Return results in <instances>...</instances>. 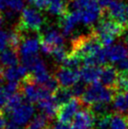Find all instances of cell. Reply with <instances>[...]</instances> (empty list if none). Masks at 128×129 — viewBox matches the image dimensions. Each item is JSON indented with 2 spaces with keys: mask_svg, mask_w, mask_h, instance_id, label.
Wrapping results in <instances>:
<instances>
[{
  "mask_svg": "<svg viewBox=\"0 0 128 129\" xmlns=\"http://www.w3.org/2000/svg\"><path fill=\"white\" fill-rule=\"evenodd\" d=\"M3 87L9 97L11 96L14 93L18 92L19 90H21V84H20V82H8Z\"/></svg>",
  "mask_w": 128,
  "mask_h": 129,
  "instance_id": "obj_30",
  "label": "cell"
},
{
  "mask_svg": "<svg viewBox=\"0 0 128 129\" xmlns=\"http://www.w3.org/2000/svg\"><path fill=\"white\" fill-rule=\"evenodd\" d=\"M53 97L54 99L56 100V102L58 104V106L60 107L62 105L68 103L69 101H71L74 96H73V93H72L70 88L68 89V88H62V87H60L53 94Z\"/></svg>",
  "mask_w": 128,
  "mask_h": 129,
  "instance_id": "obj_22",
  "label": "cell"
},
{
  "mask_svg": "<svg viewBox=\"0 0 128 129\" xmlns=\"http://www.w3.org/2000/svg\"><path fill=\"white\" fill-rule=\"evenodd\" d=\"M44 17L39 10L33 8H24L22 11L21 18L18 28L23 31H39L43 27Z\"/></svg>",
  "mask_w": 128,
  "mask_h": 129,
  "instance_id": "obj_5",
  "label": "cell"
},
{
  "mask_svg": "<svg viewBox=\"0 0 128 129\" xmlns=\"http://www.w3.org/2000/svg\"><path fill=\"white\" fill-rule=\"evenodd\" d=\"M114 90L117 92H125L128 90V75H119L116 83L114 85Z\"/></svg>",
  "mask_w": 128,
  "mask_h": 129,
  "instance_id": "obj_28",
  "label": "cell"
},
{
  "mask_svg": "<svg viewBox=\"0 0 128 129\" xmlns=\"http://www.w3.org/2000/svg\"><path fill=\"white\" fill-rule=\"evenodd\" d=\"M50 120L43 113L36 114L27 123V129H49Z\"/></svg>",
  "mask_w": 128,
  "mask_h": 129,
  "instance_id": "obj_20",
  "label": "cell"
},
{
  "mask_svg": "<svg viewBox=\"0 0 128 129\" xmlns=\"http://www.w3.org/2000/svg\"><path fill=\"white\" fill-rule=\"evenodd\" d=\"M116 67H113L111 65H105L103 68H101V74H100V82L104 84L105 86L108 88H114V85L116 83L118 75Z\"/></svg>",
  "mask_w": 128,
  "mask_h": 129,
  "instance_id": "obj_17",
  "label": "cell"
},
{
  "mask_svg": "<svg viewBox=\"0 0 128 129\" xmlns=\"http://www.w3.org/2000/svg\"><path fill=\"white\" fill-rule=\"evenodd\" d=\"M106 49H107V59L112 63H117L128 57V48L123 43L112 44L109 47H106Z\"/></svg>",
  "mask_w": 128,
  "mask_h": 129,
  "instance_id": "obj_16",
  "label": "cell"
},
{
  "mask_svg": "<svg viewBox=\"0 0 128 129\" xmlns=\"http://www.w3.org/2000/svg\"><path fill=\"white\" fill-rule=\"evenodd\" d=\"M29 71L25 65H15L11 67H0V83L21 82L28 76Z\"/></svg>",
  "mask_w": 128,
  "mask_h": 129,
  "instance_id": "obj_9",
  "label": "cell"
},
{
  "mask_svg": "<svg viewBox=\"0 0 128 129\" xmlns=\"http://www.w3.org/2000/svg\"><path fill=\"white\" fill-rule=\"evenodd\" d=\"M115 67L117 69L119 75H128V57L117 62Z\"/></svg>",
  "mask_w": 128,
  "mask_h": 129,
  "instance_id": "obj_32",
  "label": "cell"
},
{
  "mask_svg": "<svg viewBox=\"0 0 128 129\" xmlns=\"http://www.w3.org/2000/svg\"><path fill=\"white\" fill-rule=\"evenodd\" d=\"M95 1L99 4L103 9H105V8H107V6L109 5V3H110L112 0H95Z\"/></svg>",
  "mask_w": 128,
  "mask_h": 129,
  "instance_id": "obj_37",
  "label": "cell"
},
{
  "mask_svg": "<svg viewBox=\"0 0 128 129\" xmlns=\"http://www.w3.org/2000/svg\"><path fill=\"white\" fill-rule=\"evenodd\" d=\"M95 116L90 109L83 108L77 112L72 122L73 129H92L94 126Z\"/></svg>",
  "mask_w": 128,
  "mask_h": 129,
  "instance_id": "obj_14",
  "label": "cell"
},
{
  "mask_svg": "<svg viewBox=\"0 0 128 129\" xmlns=\"http://www.w3.org/2000/svg\"><path fill=\"white\" fill-rule=\"evenodd\" d=\"M100 74H101V68L98 66L85 65L79 70L80 80L82 82L88 84H91L98 81L100 79Z\"/></svg>",
  "mask_w": 128,
  "mask_h": 129,
  "instance_id": "obj_18",
  "label": "cell"
},
{
  "mask_svg": "<svg viewBox=\"0 0 128 129\" xmlns=\"http://www.w3.org/2000/svg\"><path fill=\"white\" fill-rule=\"evenodd\" d=\"M114 91V89L105 86L100 81H96L86 88L85 92L81 97V101L87 106H91L95 103L109 104L113 100Z\"/></svg>",
  "mask_w": 128,
  "mask_h": 129,
  "instance_id": "obj_2",
  "label": "cell"
},
{
  "mask_svg": "<svg viewBox=\"0 0 128 129\" xmlns=\"http://www.w3.org/2000/svg\"><path fill=\"white\" fill-rule=\"evenodd\" d=\"M21 84V91L25 96V101L29 103H38L43 99H46L53 96V93L45 89L43 86L35 83L30 76H27Z\"/></svg>",
  "mask_w": 128,
  "mask_h": 129,
  "instance_id": "obj_6",
  "label": "cell"
},
{
  "mask_svg": "<svg viewBox=\"0 0 128 129\" xmlns=\"http://www.w3.org/2000/svg\"><path fill=\"white\" fill-rule=\"evenodd\" d=\"M112 114H106L103 116L95 117L94 121V128L95 129H109V124H110V120Z\"/></svg>",
  "mask_w": 128,
  "mask_h": 129,
  "instance_id": "obj_27",
  "label": "cell"
},
{
  "mask_svg": "<svg viewBox=\"0 0 128 129\" xmlns=\"http://www.w3.org/2000/svg\"><path fill=\"white\" fill-rule=\"evenodd\" d=\"M49 129H73L72 126H70L67 123H63V122H56L53 125H50Z\"/></svg>",
  "mask_w": 128,
  "mask_h": 129,
  "instance_id": "obj_36",
  "label": "cell"
},
{
  "mask_svg": "<svg viewBox=\"0 0 128 129\" xmlns=\"http://www.w3.org/2000/svg\"><path fill=\"white\" fill-rule=\"evenodd\" d=\"M68 53L66 49L64 48V46H57V47H55L52 51V53H51V56L53 57V59L57 63H63V61L65 60V58L67 57L68 56Z\"/></svg>",
  "mask_w": 128,
  "mask_h": 129,
  "instance_id": "obj_29",
  "label": "cell"
},
{
  "mask_svg": "<svg viewBox=\"0 0 128 129\" xmlns=\"http://www.w3.org/2000/svg\"><path fill=\"white\" fill-rule=\"evenodd\" d=\"M55 77L62 88H71L80 81L79 71L73 70L66 67H61L55 74Z\"/></svg>",
  "mask_w": 128,
  "mask_h": 129,
  "instance_id": "obj_12",
  "label": "cell"
},
{
  "mask_svg": "<svg viewBox=\"0 0 128 129\" xmlns=\"http://www.w3.org/2000/svg\"><path fill=\"white\" fill-rule=\"evenodd\" d=\"M82 61H83V58H81L76 55L73 54V53H70L67 56V57L65 58V60L63 61L62 65H63V67H66V68L77 70L78 68H80Z\"/></svg>",
  "mask_w": 128,
  "mask_h": 129,
  "instance_id": "obj_25",
  "label": "cell"
},
{
  "mask_svg": "<svg viewBox=\"0 0 128 129\" xmlns=\"http://www.w3.org/2000/svg\"><path fill=\"white\" fill-rule=\"evenodd\" d=\"M89 109L91 110V112L95 117L103 116V115L108 114L109 104H107V103H95V104L89 106Z\"/></svg>",
  "mask_w": 128,
  "mask_h": 129,
  "instance_id": "obj_26",
  "label": "cell"
},
{
  "mask_svg": "<svg viewBox=\"0 0 128 129\" xmlns=\"http://www.w3.org/2000/svg\"><path fill=\"white\" fill-rule=\"evenodd\" d=\"M18 50L14 48H6L0 53V67H11L18 65L19 61V56H18Z\"/></svg>",
  "mask_w": 128,
  "mask_h": 129,
  "instance_id": "obj_19",
  "label": "cell"
},
{
  "mask_svg": "<svg viewBox=\"0 0 128 129\" xmlns=\"http://www.w3.org/2000/svg\"><path fill=\"white\" fill-rule=\"evenodd\" d=\"M8 100H9V96H8L7 92L4 89V87L0 85V113L5 109Z\"/></svg>",
  "mask_w": 128,
  "mask_h": 129,
  "instance_id": "obj_33",
  "label": "cell"
},
{
  "mask_svg": "<svg viewBox=\"0 0 128 129\" xmlns=\"http://www.w3.org/2000/svg\"><path fill=\"white\" fill-rule=\"evenodd\" d=\"M113 108L117 113L128 117V104L123 92H117L114 95Z\"/></svg>",
  "mask_w": 128,
  "mask_h": 129,
  "instance_id": "obj_21",
  "label": "cell"
},
{
  "mask_svg": "<svg viewBox=\"0 0 128 129\" xmlns=\"http://www.w3.org/2000/svg\"><path fill=\"white\" fill-rule=\"evenodd\" d=\"M104 46L93 32L89 35L80 36L73 40L71 53L80 57L81 58L89 57L100 51Z\"/></svg>",
  "mask_w": 128,
  "mask_h": 129,
  "instance_id": "obj_3",
  "label": "cell"
},
{
  "mask_svg": "<svg viewBox=\"0 0 128 129\" xmlns=\"http://www.w3.org/2000/svg\"><path fill=\"white\" fill-rule=\"evenodd\" d=\"M109 129H128V117L120 113L112 114Z\"/></svg>",
  "mask_w": 128,
  "mask_h": 129,
  "instance_id": "obj_23",
  "label": "cell"
},
{
  "mask_svg": "<svg viewBox=\"0 0 128 129\" xmlns=\"http://www.w3.org/2000/svg\"><path fill=\"white\" fill-rule=\"evenodd\" d=\"M125 26L111 18H103L93 27L92 32L98 37L104 47H109L115 42L116 37L121 36Z\"/></svg>",
  "mask_w": 128,
  "mask_h": 129,
  "instance_id": "obj_1",
  "label": "cell"
},
{
  "mask_svg": "<svg viewBox=\"0 0 128 129\" xmlns=\"http://www.w3.org/2000/svg\"><path fill=\"white\" fill-rule=\"evenodd\" d=\"M124 95H125V98H126V101H127V104H128V90L127 91H125Z\"/></svg>",
  "mask_w": 128,
  "mask_h": 129,
  "instance_id": "obj_40",
  "label": "cell"
},
{
  "mask_svg": "<svg viewBox=\"0 0 128 129\" xmlns=\"http://www.w3.org/2000/svg\"><path fill=\"white\" fill-rule=\"evenodd\" d=\"M34 111L35 109L31 103L25 101L20 106L6 112V114L8 116V120H11L18 126H23L30 122L34 116Z\"/></svg>",
  "mask_w": 128,
  "mask_h": 129,
  "instance_id": "obj_8",
  "label": "cell"
},
{
  "mask_svg": "<svg viewBox=\"0 0 128 129\" xmlns=\"http://www.w3.org/2000/svg\"><path fill=\"white\" fill-rule=\"evenodd\" d=\"M9 45V33L0 29V53Z\"/></svg>",
  "mask_w": 128,
  "mask_h": 129,
  "instance_id": "obj_34",
  "label": "cell"
},
{
  "mask_svg": "<svg viewBox=\"0 0 128 129\" xmlns=\"http://www.w3.org/2000/svg\"><path fill=\"white\" fill-rule=\"evenodd\" d=\"M60 28L61 32L63 33L65 37L69 36L78 24L81 23V13L79 10H74L71 12H66L64 15L61 16L60 19Z\"/></svg>",
  "mask_w": 128,
  "mask_h": 129,
  "instance_id": "obj_13",
  "label": "cell"
},
{
  "mask_svg": "<svg viewBox=\"0 0 128 129\" xmlns=\"http://www.w3.org/2000/svg\"><path fill=\"white\" fill-rule=\"evenodd\" d=\"M0 11H1V10H0Z\"/></svg>",
  "mask_w": 128,
  "mask_h": 129,
  "instance_id": "obj_42",
  "label": "cell"
},
{
  "mask_svg": "<svg viewBox=\"0 0 128 129\" xmlns=\"http://www.w3.org/2000/svg\"><path fill=\"white\" fill-rule=\"evenodd\" d=\"M37 108L41 111V113L44 114L52 121L57 115V112H58V109H59V106L56 102V100L54 99V97L51 96L49 98L39 101L37 103Z\"/></svg>",
  "mask_w": 128,
  "mask_h": 129,
  "instance_id": "obj_15",
  "label": "cell"
},
{
  "mask_svg": "<svg viewBox=\"0 0 128 129\" xmlns=\"http://www.w3.org/2000/svg\"><path fill=\"white\" fill-rule=\"evenodd\" d=\"M25 100V96H24V94L22 93V91L21 92L18 91V92L14 93V94H12L11 96L9 97L7 106H6V108H5L4 111H5V112L11 111V109H13V108H15L16 107L20 106L22 103H24Z\"/></svg>",
  "mask_w": 128,
  "mask_h": 129,
  "instance_id": "obj_24",
  "label": "cell"
},
{
  "mask_svg": "<svg viewBox=\"0 0 128 129\" xmlns=\"http://www.w3.org/2000/svg\"><path fill=\"white\" fill-rule=\"evenodd\" d=\"M41 50V39L40 36L28 37L24 38L20 46L18 48V52L21 57L22 64L25 65L28 71L35 63V61L39 58V51Z\"/></svg>",
  "mask_w": 128,
  "mask_h": 129,
  "instance_id": "obj_4",
  "label": "cell"
},
{
  "mask_svg": "<svg viewBox=\"0 0 128 129\" xmlns=\"http://www.w3.org/2000/svg\"><path fill=\"white\" fill-rule=\"evenodd\" d=\"M63 33L57 30L54 26H48L44 29L43 34L40 35L41 39V50L43 54L51 55L55 47L63 46L64 44Z\"/></svg>",
  "mask_w": 128,
  "mask_h": 129,
  "instance_id": "obj_7",
  "label": "cell"
},
{
  "mask_svg": "<svg viewBox=\"0 0 128 129\" xmlns=\"http://www.w3.org/2000/svg\"><path fill=\"white\" fill-rule=\"evenodd\" d=\"M18 129H27V128H23V127H21V128H20V127H19Z\"/></svg>",
  "mask_w": 128,
  "mask_h": 129,
  "instance_id": "obj_41",
  "label": "cell"
},
{
  "mask_svg": "<svg viewBox=\"0 0 128 129\" xmlns=\"http://www.w3.org/2000/svg\"><path fill=\"white\" fill-rule=\"evenodd\" d=\"M107 13L109 18L117 21L125 27L128 26V3L112 0L107 6Z\"/></svg>",
  "mask_w": 128,
  "mask_h": 129,
  "instance_id": "obj_11",
  "label": "cell"
},
{
  "mask_svg": "<svg viewBox=\"0 0 128 129\" xmlns=\"http://www.w3.org/2000/svg\"><path fill=\"white\" fill-rule=\"evenodd\" d=\"M6 126V120L4 119L3 115L0 113V129H4Z\"/></svg>",
  "mask_w": 128,
  "mask_h": 129,
  "instance_id": "obj_38",
  "label": "cell"
},
{
  "mask_svg": "<svg viewBox=\"0 0 128 129\" xmlns=\"http://www.w3.org/2000/svg\"><path fill=\"white\" fill-rule=\"evenodd\" d=\"M28 1L39 11L45 10V9H47V6H48V1L47 0H28Z\"/></svg>",
  "mask_w": 128,
  "mask_h": 129,
  "instance_id": "obj_35",
  "label": "cell"
},
{
  "mask_svg": "<svg viewBox=\"0 0 128 129\" xmlns=\"http://www.w3.org/2000/svg\"><path fill=\"white\" fill-rule=\"evenodd\" d=\"M82 104L83 103H82L81 99L75 97L68 103L60 106L57 115L58 122L70 124L74 121L77 112L81 109Z\"/></svg>",
  "mask_w": 128,
  "mask_h": 129,
  "instance_id": "obj_10",
  "label": "cell"
},
{
  "mask_svg": "<svg viewBox=\"0 0 128 129\" xmlns=\"http://www.w3.org/2000/svg\"><path fill=\"white\" fill-rule=\"evenodd\" d=\"M3 22H4V17L0 14V29H1L2 25H3Z\"/></svg>",
  "mask_w": 128,
  "mask_h": 129,
  "instance_id": "obj_39",
  "label": "cell"
},
{
  "mask_svg": "<svg viewBox=\"0 0 128 129\" xmlns=\"http://www.w3.org/2000/svg\"><path fill=\"white\" fill-rule=\"evenodd\" d=\"M71 89V91L73 93V96L76 97V98H79V97H82L83 93L85 92L86 87L84 85V82L82 83H76L75 85H74L73 87L70 88Z\"/></svg>",
  "mask_w": 128,
  "mask_h": 129,
  "instance_id": "obj_31",
  "label": "cell"
}]
</instances>
